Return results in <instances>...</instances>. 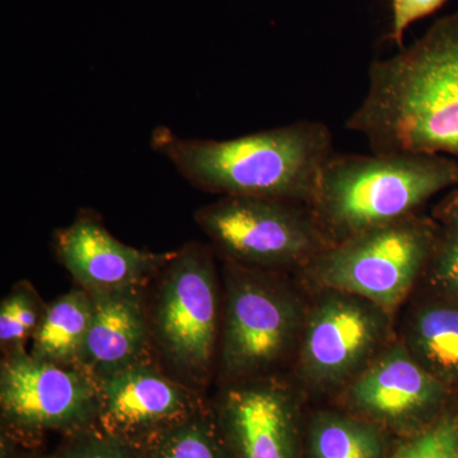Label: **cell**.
Instances as JSON below:
<instances>
[{"label":"cell","instance_id":"cell-15","mask_svg":"<svg viewBox=\"0 0 458 458\" xmlns=\"http://www.w3.org/2000/svg\"><path fill=\"white\" fill-rule=\"evenodd\" d=\"M393 434L358 417L319 411L307 424L303 458H388Z\"/></svg>","mask_w":458,"mask_h":458},{"label":"cell","instance_id":"cell-25","mask_svg":"<svg viewBox=\"0 0 458 458\" xmlns=\"http://www.w3.org/2000/svg\"><path fill=\"white\" fill-rule=\"evenodd\" d=\"M2 458H59L55 454H50V456H38V454H27V456H17L16 450L4 452L2 454Z\"/></svg>","mask_w":458,"mask_h":458},{"label":"cell","instance_id":"cell-8","mask_svg":"<svg viewBox=\"0 0 458 458\" xmlns=\"http://www.w3.org/2000/svg\"><path fill=\"white\" fill-rule=\"evenodd\" d=\"M98 382L78 367L32 357L25 348L5 352L0 364L2 437L38 445L47 433L71 436L98 426Z\"/></svg>","mask_w":458,"mask_h":458},{"label":"cell","instance_id":"cell-24","mask_svg":"<svg viewBox=\"0 0 458 458\" xmlns=\"http://www.w3.org/2000/svg\"><path fill=\"white\" fill-rule=\"evenodd\" d=\"M434 221L458 232V189L451 191L433 210Z\"/></svg>","mask_w":458,"mask_h":458},{"label":"cell","instance_id":"cell-4","mask_svg":"<svg viewBox=\"0 0 458 458\" xmlns=\"http://www.w3.org/2000/svg\"><path fill=\"white\" fill-rule=\"evenodd\" d=\"M212 246L189 242L155 276L150 339L174 378L200 391L219 342L218 276Z\"/></svg>","mask_w":458,"mask_h":458},{"label":"cell","instance_id":"cell-2","mask_svg":"<svg viewBox=\"0 0 458 458\" xmlns=\"http://www.w3.org/2000/svg\"><path fill=\"white\" fill-rule=\"evenodd\" d=\"M150 148L201 191L310 205L334 153V138L315 120L225 140L183 138L159 125L150 134Z\"/></svg>","mask_w":458,"mask_h":458},{"label":"cell","instance_id":"cell-17","mask_svg":"<svg viewBox=\"0 0 458 458\" xmlns=\"http://www.w3.org/2000/svg\"><path fill=\"white\" fill-rule=\"evenodd\" d=\"M405 348L442 384H458V304L419 309L410 322Z\"/></svg>","mask_w":458,"mask_h":458},{"label":"cell","instance_id":"cell-12","mask_svg":"<svg viewBox=\"0 0 458 458\" xmlns=\"http://www.w3.org/2000/svg\"><path fill=\"white\" fill-rule=\"evenodd\" d=\"M445 385L428 372L405 346L396 345L361 370L348 391L355 415L403 438L442 414Z\"/></svg>","mask_w":458,"mask_h":458},{"label":"cell","instance_id":"cell-6","mask_svg":"<svg viewBox=\"0 0 458 458\" xmlns=\"http://www.w3.org/2000/svg\"><path fill=\"white\" fill-rule=\"evenodd\" d=\"M221 367L231 382L258 378L284 360L304 325L293 293L267 270L225 261Z\"/></svg>","mask_w":458,"mask_h":458},{"label":"cell","instance_id":"cell-10","mask_svg":"<svg viewBox=\"0 0 458 458\" xmlns=\"http://www.w3.org/2000/svg\"><path fill=\"white\" fill-rule=\"evenodd\" d=\"M212 408L231 458H303L300 408L282 382H231Z\"/></svg>","mask_w":458,"mask_h":458},{"label":"cell","instance_id":"cell-16","mask_svg":"<svg viewBox=\"0 0 458 458\" xmlns=\"http://www.w3.org/2000/svg\"><path fill=\"white\" fill-rule=\"evenodd\" d=\"M92 316V295L86 289H72L47 307L30 354L63 367L80 369L81 354Z\"/></svg>","mask_w":458,"mask_h":458},{"label":"cell","instance_id":"cell-21","mask_svg":"<svg viewBox=\"0 0 458 458\" xmlns=\"http://www.w3.org/2000/svg\"><path fill=\"white\" fill-rule=\"evenodd\" d=\"M55 454L59 458H140L135 445L99 426L66 436Z\"/></svg>","mask_w":458,"mask_h":458},{"label":"cell","instance_id":"cell-9","mask_svg":"<svg viewBox=\"0 0 458 458\" xmlns=\"http://www.w3.org/2000/svg\"><path fill=\"white\" fill-rule=\"evenodd\" d=\"M386 311L358 295L327 289L304 322L301 369L307 381L331 387L360 372L384 343Z\"/></svg>","mask_w":458,"mask_h":458},{"label":"cell","instance_id":"cell-1","mask_svg":"<svg viewBox=\"0 0 458 458\" xmlns=\"http://www.w3.org/2000/svg\"><path fill=\"white\" fill-rule=\"evenodd\" d=\"M345 126L373 153L458 159V11L370 64L367 95Z\"/></svg>","mask_w":458,"mask_h":458},{"label":"cell","instance_id":"cell-18","mask_svg":"<svg viewBox=\"0 0 458 458\" xmlns=\"http://www.w3.org/2000/svg\"><path fill=\"white\" fill-rule=\"evenodd\" d=\"M140 458H231L212 405L137 445Z\"/></svg>","mask_w":458,"mask_h":458},{"label":"cell","instance_id":"cell-11","mask_svg":"<svg viewBox=\"0 0 458 458\" xmlns=\"http://www.w3.org/2000/svg\"><path fill=\"white\" fill-rule=\"evenodd\" d=\"M96 382L98 426L135 447L208 406L200 391L165 375L148 360Z\"/></svg>","mask_w":458,"mask_h":458},{"label":"cell","instance_id":"cell-22","mask_svg":"<svg viewBox=\"0 0 458 458\" xmlns=\"http://www.w3.org/2000/svg\"><path fill=\"white\" fill-rule=\"evenodd\" d=\"M433 284L458 301V232L441 225L426 267Z\"/></svg>","mask_w":458,"mask_h":458},{"label":"cell","instance_id":"cell-5","mask_svg":"<svg viewBox=\"0 0 458 458\" xmlns=\"http://www.w3.org/2000/svg\"><path fill=\"white\" fill-rule=\"evenodd\" d=\"M439 228L438 222L414 214L327 246L303 269L325 289L388 310L405 298L426 270Z\"/></svg>","mask_w":458,"mask_h":458},{"label":"cell","instance_id":"cell-19","mask_svg":"<svg viewBox=\"0 0 458 458\" xmlns=\"http://www.w3.org/2000/svg\"><path fill=\"white\" fill-rule=\"evenodd\" d=\"M47 307L31 283H17L0 303V345L9 352L25 348L44 318Z\"/></svg>","mask_w":458,"mask_h":458},{"label":"cell","instance_id":"cell-14","mask_svg":"<svg viewBox=\"0 0 458 458\" xmlns=\"http://www.w3.org/2000/svg\"><path fill=\"white\" fill-rule=\"evenodd\" d=\"M90 295L92 316L80 369L98 381L147 360L152 339L143 285Z\"/></svg>","mask_w":458,"mask_h":458},{"label":"cell","instance_id":"cell-13","mask_svg":"<svg viewBox=\"0 0 458 458\" xmlns=\"http://www.w3.org/2000/svg\"><path fill=\"white\" fill-rule=\"evenodd\" d=\"M53 245L60 264L90 293L147 284L174 255L126 245L89 209L81 210L71 225L57 229Z\"/></svg>","mask_w":458,"mask_h":458},{"label":"cell","instance_id":"cell-20","mask_svg":"<svg viewBox=\"0 0 458 458\" xmlns=\"http://www.w3.org/2000/svg\"><path fill=\"white\" fill-rule=\"evenodd\" d=\"M388 458H458V412H442L420 432L394 445Z\"/></svg>","mask_w":458,"mask_h":458},{"label":"cell","instance_id":"cell-3","mask_svg":"<svg viewBox=\"0 0 458 458\" xmlns=\"http://www.w3.org/2000/svg\"><path fill=\"white\" fill-rule=\"evenodd\" d=\"M458 186V159L442 155L334 152L310 208L328 246L414 216L434 195Z\"/></svg>","mask_w":458,"mask_h":458},{"label":"cell","instance_id":"cell-23","mask_svg":"<svg viewBox=\"0 0 458 458\" xmlns=\"http://www.w3.org/2000/svg\"><path fill=\"white\" fill-rule=\"evenodd\" d=\"M447 0H390L391 18L384 41L403 49V38L410 27L437 13Z\"/></svg>","mask_w":458,"mask_h":458},{"label":"cell","instance_id":"cell-7","mask_svg":"<svg viewBox=\"0 0 458 458\" xmlns=\"http://www.w3.org/2000/svg\"><path fill=\"white\" fill-rule=\"evenodd\" d=\"M195 221L223 260L252 269L303 267L328 246L306 204L222 197L198 209Z\"/></svg>","mask_w":458,"mask_h":458}]
</instances>
